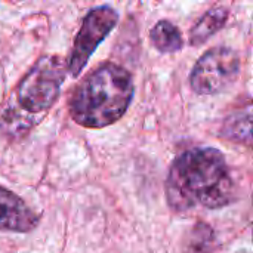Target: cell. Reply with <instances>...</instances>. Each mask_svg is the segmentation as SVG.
<instances>
[{"label":"cell","mask_w":253,"mask_h":253,"mask_svg":"<svg viewBox=\"0 0 253 253\" xmlns=\"http://www.w3.org/2000/svg\"><path fill=\"white\" fill-rule=\"evenodd\" d=\"M169 205L176 211L196 206L219 209L234 199V184L225 157L215 148H193L172 165L166 181Z\"/></svg>","instance_id":"6da1fadb"},{"label":"cell","mask_w":253,"mask_h":253,"mask_svg":"<svg viewBox=\"0 0 253 253\" xmlns=\"http://www.w3.org/2000/svg\"><path fill=\"white\" fill-rule=\"evenodd\" d=\"M133 96L130 74L117 64H104L90 73L74 90L70 114L76 123L101 129L116 123L127 110Z\"/></svg>","instance_id":"7a4b0ae2"},{"label":"cell","mask_w":253,"mask_h":253,"mask_svg":"<svg viewBox=\"0 0 253 253\" xmlns=\"http://www.w3.org/2000/svg\"><path fill=\"white\" fill-rule=\"evenodd\" d=\"M68 73V64L59 56H43L27 73L18 86V102L28 113L49 110L59 96Z\"/></svg>","instance_id":"3957f363"},{"label":"cell","mask_w":253,"mask_h":253,"mask_svg":"<svg viewBox=\"0 0 253 253\" xmlns=\"http://www.w3.org/2000/svg\"><path fill=\"white\" fill-rule=\"evenodd\" d=\"M240 59L230 47L208 50L194 65L190 83L199 95H215L227 89L239 76Z\"/></svg>","instance_id":"277c9868"},{"label":"cell","mask_w":253,"mask_h":253,"mask_svg":"<svg viewBox=\"0 0 253 253\" xmlns=\"http://www.w3.org/2000/svg\"><path fill=\"white\" fill-rule=\"evenodd\" d=\"M117 19V12L110 6L95 7L84 16L68 59V73H71L73 77H77L82 73L98 44L116 27Z\"/></svg>","instance_id":"5b68a950"},{"label":"cell","mask_w":253,"mask_h":253,"mask_svg":"<svg viewBox=\"0 0 253 253\" xmlns=\"http://www.w3.org/2000/svg\"><path fill=\"white\" fill-rule=\"evenodd\" d=\"M39 215L15 193L0 187V230L28 233L39 225Z\"/></svg>","instance_id":"8992f818"},{"label":"cell","mask_w":253,"mask_h":253,"mask_svg":"<svg viewBox=\"0 0 253 253\" xmlns=\"http://www.w3.org/2000/svg\"><path fill=\"white\" fill-rule=\"evenodd\" d=\"M222 138L253 150V101L234 110L222 123Z\"/></svg>","instance_id":"52a82bcc"},{"label":"cell","mask_w":253,"mask_h":253,"mask_svg":"<svg viewBox=\"0 0 253 253\" xmlns=\"http://www.w3.org/2000/svg\"><path fill=\"white\" fill-rule=\"evenodd\" d=\"M228 18V12L224 7H215L209 10L206 15L202 16V19L196 24V27L191 30L190 34V43L191 44H202L208 39H211L218 30L222 28Z\"/></svg>","instance_id":"ba28073f"},{"label":"cell","mask_w":253,"mask_h":253,"mask_svg":"<svg viewBox=\"0 0 253 253\" xmlns=\"http://www.w3.org/2000/svg\"><path fill=\"white\" fill-rule=\"evenodd\" d=\"M151 42L163 53L176 52L182 47V36L179 30L169 21H160L153 27Z\"/></svg>","instance_id":"9c48e42d"}]
</instances>
